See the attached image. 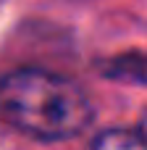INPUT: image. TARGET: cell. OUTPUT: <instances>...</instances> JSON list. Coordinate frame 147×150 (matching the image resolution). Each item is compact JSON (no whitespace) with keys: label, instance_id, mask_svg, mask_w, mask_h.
I'll list each match as a JSON object with an SVG mask.
<instances>
[{"label":"cell","instance_id":"obj_1","mask_svg":"<svg viewBox=\"0 0 147 150\" xmlns=\"http://www.w3.org/2000/svg\"><path fill=\"white\" fill-rule=\"evenodd\" d=\"M0 113L37 140H71L92 124L87 92L45 69H16L0 79Z\"/></svg>","mask_w":147,"mask_h":150},{"label":"cell","instance_id":"obj_2","mask_svg":"<svg viewBox=\"0 0 147 150\" xmlns=\"http://www.w3.org/2000/svg\"><path fill=\"white\" fill-rule=\"evenodd\" d=\"M103 74L118 82L147 84V53H124L103 63Z\"/></svg>","mask_w":147,"mask_h":150},{"label":"cell","instance_id":"obj_3","mask_svg":"<svg viewBox=\"0 0 147 150\" xmlns=\"http://www.w3.org/2000/svg\"><path fill=\"white\" fill-rule=\"evenodd\" d=\"M89 150H147L142 137L137 132H126V129H108L103 134L95 137Z\"/></svg>","mask_w":147,"mask_h":150},{"label":"cell","instance_id":"obj_4","mask_svg":"<svg viewBox=\"0 0 147 150\" xmlns=\"http://www.w3.org/2000/svg\"><path fill=\"white\" fill-rule=\"evenodd\" d=\"M137 134L142 137V142H145V148H147V111L142 113V119H139V127H137Z\"/></svg>","mask_w":147,"mask_h":150}]
</instances>
